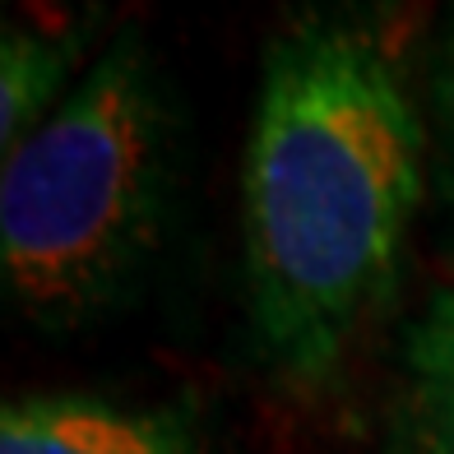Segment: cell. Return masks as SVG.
Instances as JSON below:
<instances>
[{
	"label": "cell",
	"mask_w": 454,
	"mask_h": 454,
	"mask_svg": "<svg viewBox=\"0 0 454 454\" xmlns=\"http://www.w3.org/2000/svg\"><path fill=\"white\" fill-rule=\"evenodd\" d=\"M422 200V121L376 33L306 19L274 37L241 158L246 301L260 357L329 376L399 278Z\"/></svg>",
	"instance_id": "6da1fadb"
},
{
	"label": "cell",
	"mask_w": 454,
	"mask_h": 454,
	"mask_svg": "<svg viewBox=\"0 0 454 454\" xmlns=\"http://www.w3.org/2000/svg\"><path fill=\"white\" fill-rule=\"evenodd\" d=\"M176 168V112L139 33H121L0 162V311L84 325L149 260Z\"/></svg>",
	"instance_id": "7a4b0ae2"
},
{
	"label": "cell",
	"mask_w": 454,
	"mask_h": 454,
	"mask_svg": "<svg viewBox=\"0 0 454 454\" xmlns=\"http://www.w3.org/2000/svg\"><path fill=\"white\" fill-rule=\"evenodd\" d=\"M0 454H204V431L185 403L47 389L0 399Z\"/></svg>",
	"instance_id": "3957f363"
},
{
	"label": "cell",
	"mask_w": 454,
	"mask_h": 454,
	"mask_svg": "<svg viewBox=\"0 0 454 454\" xmlns=\"http://www.w3.org/2000/svg\"><path fill=\"white\" fill-rule=\"evenodd\" d=\"M395 454H454V287L427 301L403 339Z\"/></svg>",
	"instance_id": "277c9868"
},
{
	"label": "cell",
	"mask_w": 454,
	"mask_h": 454,
	"mask_svg": "<svg viewBox=\"0 0 454 454\" xmlns=\"http://www.w3.org/2000/svg\"><path fill=\"white\" fill-rule=\"evenodd\" d=\"M79 37L0 14V162L74 84Z\"/></svg>",
	"instance_id": "5b68a950"
},
{
	"label": "cell",
	"mask_w": 454,
	"mask_h": 454,
	"mask_svg": "<svg viewBox=\"0 0 454 454\" xmlns=\"http://www.w3.org/2000/svg\"><path fill=\"white\" fill-rule=\"evenodd\" d=\"M431 102H436V130H441V172L445 195L454 204V14L441 33L436 60H431Z\"/></svg>",
	"instance_id": "8992f818"
}]
</instances>
